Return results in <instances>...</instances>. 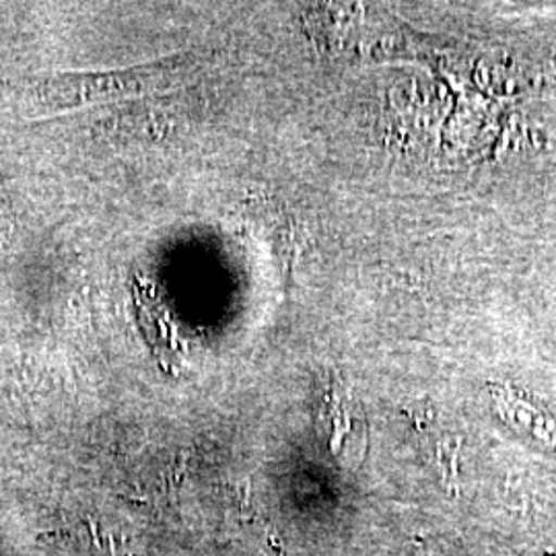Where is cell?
Here are the masks:
<instances>
[{
	"instance_id": "6da1fadb",
	"label": "cell",
	"mask_w": 556,
	"mask_h": 556,
	"mask_svg": "<svg viewBox=\"0 0 556 556\" xmlns=\"http://www.w3.org/2000/svg\"><path fill=\"white\" fill-rule=\"evenodd\" d=\"M163 68L165 64L157 62L101 73H60L38 80L29 96L43 112H68L144 93Z\"/></svg>"
}]
</instances>
